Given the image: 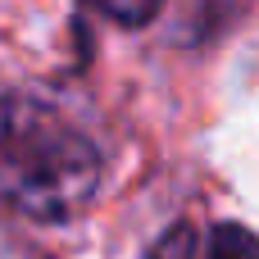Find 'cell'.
Returning <instances> with one entry per match:
<instances>
[{
	"label": "cell",
	"mask_w": 259,
	"mask_h": 259,
	"mask_svg": "<svg viewBox=\"0 0 259 259\" xmlns=\"http://www.w3.org/2000/svg\"><path fill=\"white\" fill-rule=\"evenodd\" d=\"M105 159L96 141L36 96H0V205L64 223L100 191Z\"/></svg>",
	"instance_id": "1"
},
{
	"label": "cell",
	"mask_w": 259,
	"mask_h": 259,
	"mask_svg": "<svg viewBox=\"0 0 259 259\" xmlns=\"http://www.w3.org/2000/svg\"><path fill=\"white\" fill-rule=\"evenodd\" d=\"M205 259H259V237L241 223H219L209 232V250Z\"/></svg>",
	"instance_id": "2"
},
{
	"label": "cell",
	"mask_w": 259,
	"mask_h": 259,
	"mask_svg": "<svg viewBox=\"0 0 259 259\" xmlns=\"http://www.w3.org/2000/svg\"><path fill=\"white\" fill-rule=\"evenodd\" d=\"M82 5L96 9V14H105V18L118 23V27H146V23L159 14L164 0H82Z\"/></svg>",
	"instance_id": "3"
},
{
	"label": "cell",
	"mask_w": 259,
	"mask_h": 259,
	"mask_svg": "<svg viewBox=\"0 0 259 259\" xmlns=\"http://www.w3.org/2000/svg\"><path fill=\"white\" fill-rule=\"evenodd\" d=\"M141 259H196V232H191V223H173Z\"/></svg>",
	"instance_id": "4"
}]
</instances>
